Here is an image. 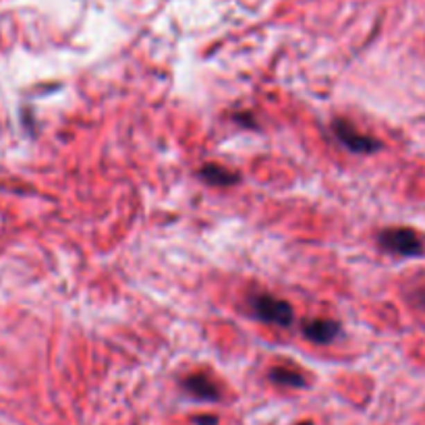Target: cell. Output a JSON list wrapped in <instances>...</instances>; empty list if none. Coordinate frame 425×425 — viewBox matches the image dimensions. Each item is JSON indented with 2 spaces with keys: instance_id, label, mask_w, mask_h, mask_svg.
Returning a JSON list of instances; mask_svg holds the SVG:
<instances>
[{
  "instance_id": "cell-1",
  "label": "cell",
  "mask_w": 425,
  "mask_h": 425,
  "mask_svg": "<svg viewBox=\"0 0 425 425\" xmlns=\"http://www.w3.org/2000/svg\"><path fill=\"white\" fill-rule=\"evenodd\" d=\"M382 249L403 255V257H417L425 251L424 236L413 228H386L378 236Z\"/></svg>"
},
{
  "instance_id": "cell-2",
  "label": "cell",
  "mask_w": 425,
  "mask_h": 425,
  "mask_svg": "<svg viewBox=\"0 0 425 425\" xmlns=\"http://www.w3.org/2000/svg\"><path fill=\"white\" fill-rule=\"evenodd\" d=\"M253 313L268 324H278V326H288L293 322V307L282 301L276 299L272 295H259L251 301Z\"/></svg>"
},
{
  "instance_id": "cell-3",
  "label": "cell",
  "mask_w": 425,
  "mask_h": 425,
  "mask_svg": "<svg viewBox=\"0 0 425 425\" xmlns=\"http://www.w3.org/2000/svg\"><path fill=\"white\" fill-rule=\"evenodd\" d=\"M334 133H336V137L340 139V144L347 150L357 152V154H372V152H378L380 146H382L378 139L359 133L349 121H336L334 123Z\"/></svg>"
},
{
  "instance_id": "cell-4",
  "label": "cell",
  "mask_w": 425,
  "mask_h": 425,
  "mask_svg": "<svg viewBox=\"0 0 425 425\" xmlns=\"http://www.w3.org/2000/svg\"><path fill=\"white\" fill-rule=\"evenodd\" d=\"M303 332L309 340L318 345H328L336 338V334L340 332V326L332 320H311L303 324Z\"/></svg>"
},
{
  "instance_id": "cell-5",
  "label": "cell",
  "mask_w": 425,
  "mask_h": 425,
  "mask_svg": "<svg viewBox=\"0 0 425 425\" xmlns=\"http://www.w3.org/2000/svg\"><path fill=\"white\" fill-rule=\"evenodd\" d=\"M183 386H185V390H187L189 394H193L196 399H202V401H218V399H220L218 386L214 384L210 378H206V376H202V374H196V376L185 378Z\"/></svg>"
},
{
  "instance_id": "cell-6",
  "label": "cell",
  "mask_w": 425,
  "mask_h": 425,
  "mask_svg": "<svg viewBox=\"0 0 425 425\" xmlns=\"http://www.w3.org/2000/svg\"><path fill=\"white\" fill-rule=\"evenodd\" d=\"M202 179L210 185L216 187H228V185H234L238 181V175H234L232 171L224 168V166H218V164H208L202 168Z\"/></svg>"
},
{
  "instance_id": "cell-7",
  "label": "cell",
  "mask_w": 425,
  "mask_h": 425,
  "mask_svg": "<svg viewBox=\"0 0 425 425\" xmlns=\"http://www.w3.org/2000/svg\"><path fill=\"white\" fill-rule=\"evenodd\" d=\"M270 380L280 384V386H288V388H303L305 386L303 376L297 374L295 370H288V367H274L270 372Z\"/></svg>"
},
{
  "instance_id": "cell-8",
  "label": "cell",
  "mask_w": 425,
  "mask_h": 425,
  "mask_svg": "<svg viewBox=\"0 0 425 425\" xmlns=\"http://www.w3.org/2000/svg\"><path fill=\"white\" fill-rule=\"evenodd\" d=\"M409 299L415 303V307H419L422 311H425V286H417V288L411 293Z\"/></svg>"
},
{
  "instance_id": "cell-9",
  "label": "cell",
  "mask_w": 425,
  "mask_h": 425,
  "mask_svg": "<svg viewBox=\"0 0 425 425\" xmlns=\"http://www.w3.org/2000/svg\"><path fill=\"white\" fill-rule=\"evenodd\" d=\"M218 419L212 415H204V417H196V425H216Z\"/></svg>"
},
{
  "instance_id": "cell-10",
  "label": "cell",
  "mask_w": 425,
  "mask_h": 425,
  "mask_svg": "<svg viewBox=\"0 0 425 425\" xmlns=\"http://www.w3.org/2000/svg\"><path fill=\"white\" fill-rule=\"evenodd\" d=\"M301 425H313V424H301Z\"/></svg>"
}]
</instances>
